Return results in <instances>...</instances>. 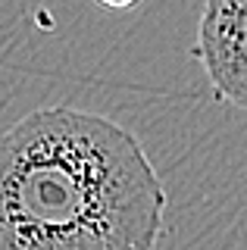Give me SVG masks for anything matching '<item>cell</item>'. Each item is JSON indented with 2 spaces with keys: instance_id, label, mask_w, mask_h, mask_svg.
<instances>
[{
  "instance_id": "obj_1",
  "label": "cell",
  "mask_w": 247,
  "mask_h": 250,
  "mask_svg": "<svg viewBox=\"0 0 247 250\" xmlns=\"http://www.w3.org/2000/svg\"><path fill=\"white\" fill-rule=\"evenodd\" d=\"M163 213L125 125L60 104L0 131V250H157Z\"/></svg>"
},
{
  "instance_id": "obj_2",
  "label": "cell",
  "mask_w": 247,
  "mask_h": 250,
  "mask_svg": "<svg viewBox=\"0 0 247 250\" xmlns=\"http://www.w3.org/2000/svg\"><path fill=\"white\" fill-rule=\"evenodd\" d=\"M197 57L219 100L247 109V3L210 0L197 25Z\"/></svg>"
}]
</instances>
